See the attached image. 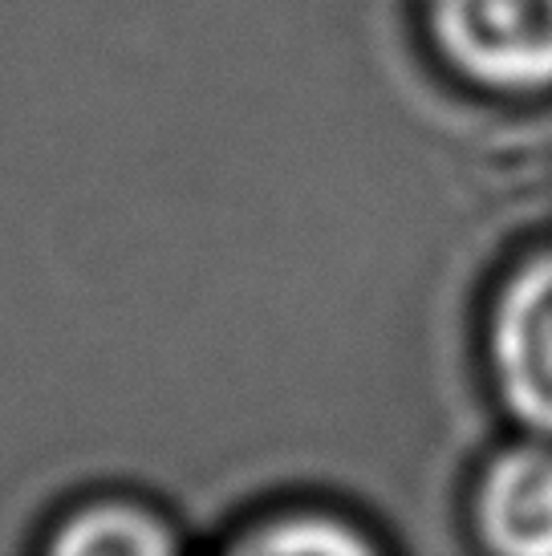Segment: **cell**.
<instances>
[{
	"instance_id": "5",
	"label": "cell",
	"mask_w": 552,
	"mask_h": 556,
	"mask_svg": "<svg viewBox=\"0 0 552 556\" xmlns=\"http://www.w3.org/2000/svg\"><path fill=\"white\" fill-rule=\"evenodd\" d=\"M248 548H264V553H350L353 548V553H362L366 544L329 520H297V525H285L261 541H252Z\"/></svg>"
},
{
	"instance_id": "3",
	"label": "cell",
	"mask_w": 552,
	"mask_h": 556,
	"mask_svg": "<svg viewBox=\"0 0 552 556\" xmlns=\"http://www.w3.org/2000/svg\"><path fill=\"white\" fill-rule=\"evenodd\" d=\"M479 528L491 548L516 556H552V451H504L484 476Z\"/></svg>"
},
{
	"instance_id": "4",
	"label": "cell",
	"mask_w": 552,
	"mask_h": 556,
	"mask_svg": "<svg viewBox=\"0 0 552 556\" xmlns=\"http://www.w3.org/2000/svg\"><path fill=\"white\" fill-rule=\"evenodd\" d=\"M58 553H126V556H147V553H171L175 541L163 528V520H154L138 508H90L77 520H70L58 544Z\"/></svg>"
},
{
	"instance_id": "1",
	"label": "cell",
	"mask_w": 552,
	"mask_h": 556,
	"mask_svg": "<svg viewBox=\"0 0 552 556\" xmlns=\"http://www.w3.org/2000/svg\"><path fill=\"white\" fill-rule=\"evenodd\" d=\"M435 25L472 78L504 90L552 81V0H435Z\"/></svg>"
},
{
	"instance_id": "2",
	"label": "cell",
	"mask_w": 552,
	"mask_h": 556,
	"mask_svg": "<svg viewBox=\"0 0 552 556\" xmlns=\"http://www.w3.org/2000/svg\"><path fill=\"white\" fill-rule=\"evenodd\" d=\"M491 362L512 415L552 434V256L507 280L491 321Z\"/></svg>"
}]
</instances>
